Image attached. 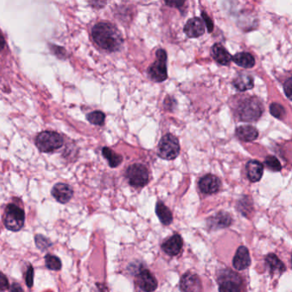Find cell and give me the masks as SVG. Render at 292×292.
Returning a JSON list of instances; mask_svg holds the SVG:
<instances>
[{
    "instance_id": "cell-1",
    "label": "cell",
    "mask_w": 292,
    "mask_h": 292,
    "mask_svg": "<svg viewBox=\"0 0 292 292\" xmlns=\"http://www.w3.org/2000/svg\"><path fill=\"white\" fill-rule=\"evenodd\" d=\"M92 35L94 42L104 50L117 52L124 43L122 34L110 22H99L93 27Z\"/></svg>"
},
{
    "instance_id": "cell-2",
    "label": "cell",
    "mask_w": 292,
    "mask_h": 292,
    "mask_svg": "<svg viewBox=\"0 0 292 292\" xmlns=\"http://www.w3.org/2000/svg\"><path fill=\"white\" fill-rule=\"evenodd\" d=\"M262 104L256 97L246 99L240 104L237 109V114L244 122H254L260 118L262 115Z\"/></svg>"
},
{
    "instance_id": "cell-3",
    "label": "cell",
    "mask_w": 292,
    "mask_h": 292,
    "mask_svg": "<svg viewBox=\"0 0 292 292\" xmlns=\"http://www.w3.org/2000/svg\"><path fill=\"white\" fill-rule=\"evenodd\" d=\"M149 77L156 83H162L167 79V53L164 49L156 52V60L148 69Z\"/></svg>"
},
{
    "instance_id": "cell-4",
    "label": "cell",
    "mask_w": 292,
    "mask_h": 292,
    "mask_svg": "<svg viewBox=\"0 0 292 292\" xmlns=\"http://www.w3.org/2000/svg\"><path fill=\"white\" fill-rule=\"evenodd\" d=\"M64 141L59 133L53 131H44L40 133L36 138V146L44 153L53 152L63 146Z\"/></svg>"
},
{
    "instance_id": "cell-5",
    "label": "cell",
    "mask_w": 292,
    "mask_h": 292,
    "mask_svg": "<svg viewBox=\"0 0 292 292\" xmlns=\"http://www.w3.org/2000/svg\"><path fill=\"white\" fill-rule=\"evenodd\" d=\"M180 145L178 138L172 135L166 134L163 136L159 143V156L164 159L173 160L179 155Z\"/></svg>"
},
{
    "instance_id": "cell-6",
    "label": "cell",
    "mask_w": 292,
    "mask_h": 292,
    "mask_svg": "<svg viewBox=\"0 0 292 292\" xmlns=\"http://www.w3.org/2000/svg\"><path fill=\"white\" fill-rule=\"evenodd\" d=\"M25 214L24 211L15 204H10L6 207L4 222L6 228L12 231L21 230L23 226Z\"/></svg>"
},
{
    "instance_id": "cell-7",
    "label": "cell",
    "mask_w": 292,
    "mask_h": 292,
    "mask_svg": "<svg viewBox=\"0 0 292 292\" xmlns=\"http://www.w3.org/2000/svg\"><path fill=\"white\" fill-rule=\"evenodd\" d=\"M125 175L130 185L135 188H141L149 183V171L141 164H133L129 166Z\"/></svg>"
},
{
    "instance_id": "cell-8",
    "label": "cell",
    "mask_w": 292,
    "mask_h": 292,
    "mask_svg": "<svg viewBox=\"0 0 292 292\" xmlns=\"http://www.w3.org/2000/svg\"><path fill=\"white\" fill-rule=\"evenodd\" d=\"M180 288L183 292H202V284L199 277L192 273H187L181 279Z\"/></svg>"
},
{
    "instance_id": "cell-9",
    "label": "cell",
    "mask_w": 292,
    "mask_h": 292,
    "mask_svg": "<svg viewBox=\"0 0 292 292\" xmlns=\"http://www.w3.org/2000/svg\"><path fill=\"white\" fill-rule=\"evenodd\" d=\"M221 182L220 178L212 174H207L201 178L199 188L204 194H214L221 189Z\"/></svg>"
},
{
    "instance_id": "cell-10",
    "label": "cell",
    "mask_w": 292,
    "mask_h": 292,
    "mask_svg": "<svg viewBox=\"0 0 292 292\" xmlns=\"http://www.w3.org/2000/svg\"><path fill=\"white\" fill-rule=\"evenodd\" d=\"M137 284L144 291L153 292L157 289L158 282L148 269H142L137 276Z\"/></svg>"
},
{
    "instance_id": "cell-11",
    "label": "cell",
    "mask_w": 292,
    "mask_h": 292,
    "mask_svg": "<svg viewBox=\"0 0 292 292\" xmlns=\"http://www.w3.org/2000/svg\"><path fill=\"white\" fill-rule=\"evenodd\" d=\"M184 33L189 38H197L202 36L205 32L204 22L198 17L189 19L184 26Z\"/></svg>"
},
{
    "instance_id": "cell-12",
    "label": "cell",
    "mask_w": 292,
    "mask_h": 292,
    "mask_svg": "<svg viewBox=\"0 0 292 292\" xmlns=\"http://www.w3.org/2000/svg\"><path fill=\"white\" fill-rule=\"evenodd\" d=\"M251 264L250 252L245 246L239 247L234 256L233 265L237 271H242L248 269Z\"/></svg>"
},
{
    "instance_id": "cell-13",
    "label": "cell",
    "mask_w": 292,
    "mask_h": 292,
    "mask_svg": "<svg viewBox=\"0 0 292 292\" xmlns=\"http://www.w3.org/2000/svg\"><path fill=\"white\" fill-rule=\"evenodd\" d=\"M52 194L58 202L64 204L71 199L72 196H73V189L66 183H58L53 187Z\"/></svg>"
},
{
    "instance_id": "cell-14",
    "label": "cell",
    "mask_w": 292,
    "mask_h": 292,
    "mask_svg": "<svg viewBox=\"0 0 292 292\" xmlns=\"http://www.w3.org/2000/svg\"><path fill=\"white\" fill-rule=\"evenodd\" d=\"M182 247H183V239L178 234L173 235L162 245L163 250L171 256L178 255L182 250Z\"/></svg>"
},
{
    "instance_id": "cell-15",
    "label": "cell",
    "mask_w": 292,
    "mask_h": 292,
    "mask_svg": "<svg viewBox=\"0 0 292 292\" xmlns=\"http://www.w3.org/2000/svg\"><path fill=\"white\" fill-rule=\"evenodd\" d=\"M236 136L239 140L246 142L255 141L259 136V132L256 128L251 125H241L236 128Z\"/></svg>"
},
{
    "instance_id": "cell-16",
    "label": "cell",
    "mask_w": 292,
    "mask_h": 292,
    "mask_svg": "<svg viewBox=\"0 0 292 292\" xmlns=\"http://www.w3.org/2000/svg\"><path fill=\"white\" fill-rule=\"evenodd\" d=\"M246 170H247L248 178L250 179V182L256 183L262 178L264 166L258 160H250L246 165Z\"/></svg>"
},
{
    "instance_id": "cell-17",
    "label": "cell",
    "mask_w": 292,
    "mask_h": 292,
    "mask_svg": "<svg viewBox=\"0 0 292 292\" xmlns=\"http://www.w3.org/2000/svg\"><path fill=\"white\" fill-rule=\"evenodd\" d=\"M213 59L221 65H229L231 61V54L221 44H214L212 47Z\"/></svg>"
},
{
    "instance_id": "cell-18",
    "label": "cell",
    "mask_w": 292,
    "mask_h": 292,
    "mask_svg": "<svg viewBox=\"0 0 292 292\" xmlns=\"http://www.w3.org/2000/svg\"><path fill=\"white\" fill-rule=\"evenodd\" d=\"M232 220L227 212H221L208 220V225L211 229L226 228L231 226Z\"/></svg>"
},
{
    "instance_id": "cell-19",
    "label": "cell",
    "mask_w": 292,
    "mask_h": 292,
    "mask_svg": "<svg viewBox=\"0 0 292 292\" xmlns=\"http://www.w3.org/2000/svg\"><path fill=\"white\" fill-rule=\"evenodd\" d=\"M220 292H242V284L238 276L225 278L220 284Z\"/></svg>"
},
{
    "instance_id": "cell-20",
    "label": "cell",
    "mask_w": 292,
    "mask_h": 292,
    "mask_svg": "<svg viewBox=\"0 0 292 292\" xmlns=\"http://www.w3.org/2000/svg\"><path fill=\"white\" fill-rule=\"evenodd\" d=\"M231 59L238 66L242 67L245 69H250L255 66V58L253 57L252 54L249 53H236L233 57H231Z\"/></svg>"
},
{
    "instance_id": "cell-21",
    "label": "cell",
    "mask_w": 292,
    "mask_h": 292,
    "mask_svg": "<svg viewBox=\"0 0 292 292\" xmlns=\"http://www.w3.org/2000/svg\"><path fill=\"white\" fill-rule=\"evenodd\" d=\"M233 86L239 91L250 90L254 88V79L250 75H240L234 80Z\"/></svg>"
},
{
    "instance_id": "cell-22",
    "label": "cell",
    "mask_w": 292,
    "mask_h": 292,
    "mask_svg": "<svg viewBox=\"0 0 292 292\" xmlns=\"http://www.w3.org/2000/svg\"><path fill=\"white\" fill-rule=\"evenodd\" d=\"M265 261L272 274H276V273L281 274L286 269L284 266V263L282 262L278 256L274 254H269V255H266Z\"/></svg>"
},
{
    "instance_id": "cell-23",
    "label": "cell",
    "mask_w": 292,
    "mask_h": 292,
    "mask_svg": "<svg viewBox=\"0 0 292 292\" xmlns=\"http://www.w3.org/2000/svg\"><path fill=\"white\" fill-rule=\"evenodd\" d=\"M156 213L163 225L168 226L173 222V213L163 202H159L157 203Z\"/></svg>"
},
{
    "instance_id": "cell-24",
    "label": "cell",
    "mask_w": 292,
    "mask_h": 292,
    "mask_svg": "<svg viewBox=\"0 0 292 292\" xmlns=\"http://www.w3.org/2000/svg\"><path fill=\"white\" fill-rule=\"evenodd\" d=\"M102 154L103 156L107 159L111 167H117L122 163L123 158L119 154H116L109 148H104L102 149Z\"/></svg>"
},
{
    "instance_id": "cell-25",
    "label": "cell",
    "mask_w": 292,
    "mask_h": 292,
    "mask_svg": "<svg viewBox=\"0 0 292 292\" xmlns=\"http://www.w3.org/2000/svg\"><path fill=\"white\" fill-rule=\"evenodd\" d=\"M45 265L47 269L53 271H59L62 267L61 260L53 255H47L45 258Z\"/></svg>"
},
{
    "instance_id": "cell-26",
    "label": "cell",
    "mask_w": 292,
    "mask_h": 292,
    "mask_svg": "<svg viewBox=\"0 0 292 292\" xmlns=\"http://www.w3.org/2000/svg\"><path fill=\"white\" fill-rule=\"evenodd\" d=\"M265 165L269 168V170L273 171V172H280L282 169V165L279 159H277L276 157L271 156V155L265 158Z\"/></svg>"
},
{
    "instance_id": "cell-27",
    "label": "cell",
    "mask_w": 292,
    "mask_h": 292,
    "mask_svg": "<svg viewBox=\"0 0 292 292\" xmlns=\"http://www.w3.org/2000/svg\"><path fill=\"white\" fill-rule=\"evenodd\" d=\"M106 119V116L103 112L100 111L91 112L88 115V120L94 125H103Z\"/></svg>"
},
{
    "instance_id": "cell-28",
    "label": "cell",
    "mask_w": 292,
    "mask_h": 292,
    "mask_svg": "<svg viewBox=\"0 0 292 292\" xmlns=\"http://www.w3.org/2000/svg\"><path fill=\"white\" fill-rule=\"evenodd\" d=\"M270 113L274 117L282 119L285 116L286 112H285V110H284L283 106H281L280 104L272 103L271 106H270Z\"/></svg>"
},
{
    "instance_id": "cell-29",
    "label": "cell",
    "mask_w": 292,
    "mask_h": 292,
    "mask_svg": "<svg viewBox=\"0 0 292 292\" xmlns=\"http://www.w3.org/2000/svg\"><path fill=\"white\" fill-rule=\"evenodd\" d=\"M26 284L28 287H32L34 284V269L30 265L26 274Z\"/></svg>"
},
{
    "instance_id": "cell-30",
    "label": "cell",
    "mask_w": 292,
    "mask_h": 292,
    "mask_svg": "<svg viewBox=\"0 0 292 292\" xmlns=\"http://www.w3.org/2000/svg\"><path fill=\"white\" fill-rule=\"evenodd\" d=\"M202 18H203V22H205L206 26H207V31L209 33L212 32V30H213V22H212L211 18L207 16V13L205 11H202Z\"/></svg>"
},
{
    "instance_id": "cell-31",
    "label": "cell",
    "mask_w": 292,
    "mask_h": 292,
    "mask_svg": "<svg viewBox=\"0 0 292 292\" xmlns=\"http://www.w3.org/2000/svg\"><path fill=\"white\" fill-rule=\"evenodd\" d=\"M284 93L286 94L287 97L289 100L291 99V91H292V80L290 77L289 79L287 80L286 82L284 84Z\"/></svg>"
},
{
    "instance_id": "cell-32",
    "label": "cell",
    "mask_w": 292,
    "mask_h": 292,
    "mask_svg": "<svg viewBox=\"0 0 292 292\" xmlns=\"http://www.w3.org/2000/svg\"><path fill=\"white\" fill-rule=\"evenodd\" d=\"M9 288V281L3 274L0 273V292L4 291Z\"/></svg>"
},
{
    "instance_id": "cell-33",
    "label": "cell",
    "mask_w": 292,
    "mask_h": 292,
    "mask_svg": "<svg viewBox=\"0 0 292 292\" xmlns=\"http://www.w3.org/2000/svg\"><path fill=\"white\" fill-rule=\"evenodd\" d=\"M10 292H23V290H22L21 286H20L18 284L14 283V284L11 285V288H10Z\"/></svg>"
},
{
    "instance_id": "cell-34",
    "label": "cell",
    "mask_w": 292,
    "mask_h": 292,
    "mask_svg": "<svg viewBox=\"0 0 292 292\" xmlns=\"http://www.w3.org/2000/svg\"><path fill=\"white\" fill-rule=\"evenodd\" d=\"M165 5L178 8V6L179 7H182L184 5V2H165Z\"/></svg>"
},
{
    "instance_id": "cell-35",
    "label": "cell",
    "mask_w": 292,
    "mask_h": 292,
    "mask_svg": "<svg viewBox=\"0 0 292 292\" xmlns=\"http://www.w3.org/2000/svg\"><path fill=\"white\" fill-rule=\"evenodd\" d=\"M5 45H6V40H5L3 35L0 34V51L3 50Z\"/></svg>"
}]
</instances>
